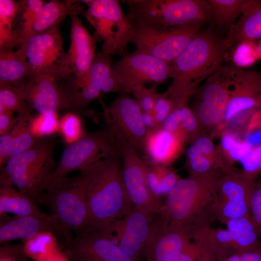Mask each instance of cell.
Masks as SVG:
<instances>
[{"label": "cell", "mask_w": 261, "mask_h": 261, "mask_svg": "<svg viewBox=\"0 0 261 261\" xmlns=\"http://www.w3.org/2000/svg\"><path fill=\"white\" fill-rule=\"evenodd\" d=\"M120 153H114L99 164L87 194V220L77 233L98 232L112 238V228L133 207L124 185Z\"/></svg>", "instance_id": "cell-1"}, {"label": "cell", "mask_w": 261, "mask_h": 261, "mask_svg": "<svg viewBox=\"0 0 261 261\" xmlns=\"http://www.w3.org/2000/svg\"><path fill=\"white\" fill-rule=\"evenodd\" d=\"M227 49L210 30L199 32L171 64V84L166 90L175 107L188 104L199 84L222 65Z\"/></svg>", "instance_id": "cell-2"}, {"label": "cell", "mask_w": 261, "mask_h": 261, "mask_svg": "<svg viewBox=\"0 0 261 261\" xmlns=\"http://www.w3.org/2000/svg\"><path fill=\"white\" fill-rule=\"evenodd\" d=\"M222 169L180 178L167 194L158 216L164 221L191 231L210 225L213 203Z\"/></svg>", "instance_id": "cell-3"}, {"label": "cell", "mask_w": 261, "mask_h": 261, "mask_svg": "<svg viewBox=\"0 0 261 261\" xmlns=\"http://www.w3.org/2000/svg\"><path fill=\"white\" fill-rule=\"evenodd\" d=\"M102 161L81 170L74 177L65 176L51 184L37 201L50 210L62 243L72 239V232L81 231L87 224L88 189Z\"/></svg>", "instance_id": "cell-4"}, {"label": "cell", "mask_w": 261, "mask_h": 261, "mask_svg": "<svg viewBox=\"0 0 261 261\" xmlns=\"http://www.w3.org/2000/svg\"><path fill=\"white\" fill-rule=\"evenodd\" d=\"M127 17L132 24L170 28L199 27L213 19L207 1L130 0Z\"/></svg>", "instance_id": "cell-5"}, {"label": "cell", "mask_w": 261, "mask_h": 261, "mask_svg": "<svg viewBox=\"0 0 261 261\" xmlns=\"http://www.w3.org/2000/svg\"><path fill=\"white\" fill-rule=\"evenodd\" d=\"M55 146L56 142L51 139L38 138L29 148L11 157L0 173L37 203L56 164L53 157Z\"/></svg>", "instance_id": "cell-6"}, {"label": "cell", "mask_w": 261, "mask_h": 261, "mask_svg": "<svg viewBox=\"0 0 261 261\" xmlns=\"http://www.w3.org/2000/svg\"><path fill=\"white\" fill-rule=\"evenodd\" d=\"M88 6L84 14L96 31V39L103 41L102 52L124 56L128 53V44L132 24L124 14L116 0H81Z\"/></svg>", "instance_id": "cell-7"}, {"label": "cell", "mask_w": 261, "mask_h": 261, "mask_svg": "<svg viewBox=\"0 0 261 261\" xmlns=\"http://www.w3.org/2000/svg\"><path fill=\"white\" fill-rule=\"evenodd\" d=\"M119 151L113 129L110 126L99 131L87 133L64 149L56 168L46 183V188L74 171L84 169Z\"/></svg>", "instance_id": "cell-8"}, {"label": "cell", "mask_w": 261, "mask_h": 261, "mask_svg": "<svg viewBox=\"0 0 261 261\" xmlns=\"http://www.w3.org/2000/svg\"><path fill=\"white\" fill-rule=\"evenodd\" d=\"M200 28L132 24L130 43L135 46V51L171 64L200 32Z\"/></svg>", "instance_id": "cell-9"}, {"label": "cell", "mask_w": 261, "mask_h": 261, "mask_svg": "<svg viewBox=\"0 0 261 261\" xmlns=\"http://www.w3.org/2000/svg\"><path fill=\"white\" fill-rule=\"evenodd\" d=\"M61 89L68 101V109L77 111L85 109L102 93L124 92L113 69L110 56L103 52L96 54L84 77H74L68 87Z\"/></svg>", "instance_id": "cell-10"}, {"label": "cell", "mask_w": 261, "mask_h": 261, "mask_svg": "<svg viewBox=\"0 0 261 261\" xmlns=\"http://www.w3.org/2000/svg\"><path fill=\"white\" fill-rule=\"evenodd\" d=\"M114 131L122 160L123 181L130 202L153 217L158 215L163 204L148 186L143 160L134 147L118 132Z\"/></svg>", "instance_id": "cell-11"}, {"label": "cell", "mask_w": 261, "mask_h": 261, "mask_svg": "<svg viewBox=\"0 0 261 261\" xmlns=\"http://www.w3.org/2000/svg\"><path fill=\"white\" fill-rule=\"evenodd\" d=\"M15 52L27 60L31 70L30 77L48 75L65 79L66 53L58 26L33 35Z\"/></svg>", "instance_id": "cell-12"}, {"label": "cell", "mask_w": 261, "mask_h": 261, "mask_svg": "<svg viewBox=\"0 0 261 261\" xmlns=\"http://www.w3.org/2000/svg\"><path fill=\"white\" fill-rule=\"evenodd\" d=\"M112 66L123 91L128 94L145 83H161L172 75L171 64L135 50L123 56Z\"/></svg>", "instance_id": "cell-13"}, {"label": "cell", "mask_w": 261, "mask_h": 261, "mask_svg": "<svg viewBox=\"0 0 261 261\" xmlns=\"http://www.w3.org/2000/svg\"><path fill=\"white\" fill-rule=\"evenodd\" d=\"M254 183L233 169L224 173L214 197L215 219L224 224L230 219L250 215L249 199Z\"/></svg>", "instance_id": "cell-14"}, {"label": "cell", "mask_w": 261, "mask_h": 261, "mask_svg": "<svg viewBox=\"0 0 261 261\" xmlns=\"http://www.w3.org/2000/svg\"><path fill=\"white\" fill-rule=\"evenodd\" d=\"M155 217L133 206L125 217L114 224L112 236L114 233L116 236L113 240L116 241L118 246L127 255L142 261Z\"/></svg>", "instance_id": "cell-15"}, {"label": "cell", "mask_w": 261, "mask_h": 261, "mask_svg": "<svg viewBox=\"0 0 261 261\" xmlns=\"http://www.w3.org/2000/svg\"><path fill=\"white\" fill-rule=\"evenodd\" d=\"M62 245L70 261H138L110 237L98 232L76 233L75 237Z\"/></svg>", "instance_id": "cell-16"}, {"label": "cell", "mask_w": 261, "mask_h": 261, "mask_svg": "<svg viewBox=\"0 0 261 261\" xmlns=\"http://www.w3.org/2000/svg\"><path fill=\"white\" fill-rule=\"evenodd\" d=\"M107 112L110 126L138 151H143L148 131L142 120L143 111L137 101L125 92L119 93Z\"/></svg>", "instance_id": "cell-17"}, {"label": "cell", "mask_w": 261, "mask_h": 261, "mask_svg": "<svg viewBox=\"0 0 261 261\" xmlns=\"http://www.w3.org/2000/svg\"><path fill=\"white\" fill-rule=\"evenodd\" d=\"M54 76L40 75L28 78L15 87L29 107L39 114L57 113L68 109V103Z\"/></svg>", "instance_id": "cell-18"}, {"label": "cell", "mask_w": 261, "mask_h": 261, "mask_svg": "<svg viewBox=\"0 0 261 261\" xmlns=\"http://www.w3.org/2000/svg\"><path fill=\"white\" fill-rule=\"evenodd\" d=\"M261 72L234 67L224 127L236 115L261 108Z\"/></svg>", "instance_id": "cell-19"}, {"label": "cell", "mask_w": 261, "mask_h": 261, "mask_svg": "<svg viewBox=\"0 0 261 261\" xmlns=\"http://www.w3.org/2000/svg\"><path fill=\"white\" fill-rule=\"evenodd\" d=\"M70 17L71 43L64 61L65 79L71 74L76 78L84 77L96 56L95 37L90 35L77 15Z\"/></svg>", "instance_id": "cell-20"}, {"label": "cell", "mask_w": 261, "mask_h": 261, "mask_svg": "<svg viewBox=\"0 0 261 261\" xmlns=\"http://www.w3.org/2000/svg\"><path fill=\"white\" fill-rule=\"evenodd\" d=\"M189 136L183 129L166 131L160 127L148 131L143 152L144 160L154 164L169 166L182 153Z\"/></svg>", "instance_id": "cell-21"}, {"label": "cell", "mask_w": 261, "mask_h": 261, "mask_svg": "<svg viewBox=\"0 0 261 261\" xmlns=\"http://www.w3.org/2000/svg\"><path fill=\"white\" fill-rule=\"evenodd\" d=\"M261 40V0H244L239 18L223 39L227 50L245 41Z\"/></svg>", "instance_id": "cell-22"}, {"label": "cell", "mask_w": 261, "mask_h": 261, "mask_svg": "<svg viewBox=\"0 0 261 261\" xmlns=\"http://www.w3.org/2000/svg\"><path fill=\"white\" fill-rule=\"evenodd\" d=\"M7 216V215L0 216V243L1 244L15 240L20 239L23 241L44 231L53 232L57 236L52 219Z\"/></svg>", "instance_id": "cell-23"}, {"label": "cell", "mask_w": 261, "mask_h": 261, "mask_svg": "<svg viewBox=\"0 0 261 261\" xmlns=\"http://www.w3.org/2000/svg\"><path fill=\"white\" fill-rule=\"evenodd\" d=\"M37 203L16 190L10 179L3 174L0 176V216L13 214L16 217H33L52 219Z\"/></svg>", "instance_id": "cell-24"}, {"label": "cell", "mask_w": 261, "mask_h": 261, "mask_svg": "<svg viewBox=\"0 0 261 261\" xmlns=\"http://www.w3.org/2000/svg\"><path fill=\"white\" fill-rule=\"evenodd\" d=\"M16 122L7 134L0 136V168L3 169L12 157L29 148L38 140L30 131V118L16 117Z\"/></svg>", "instance_id": "cell-25"}, {"label": "cell", "mask_w": 261, "mask_h": 261, "mask_svg": "<svg viewBox=\"0 0 261 261\" xmlns=\"http://www.w3.org/2000/svg\"><path fill=\"white\" fill-rule=\"evenodd\" d=\"M80 0H51L45 3L33 29L32 35L58 27L67 16L84 13Z\"/></svg>", "instance_id": "cell-26"}, {"label": "cell", "mask_w": 261, "mask_h": 261, "mask_svg": "<svg viewBox=\"0 0 261 261\" xmlns=\"http://www.w3.org/2000/svg\"><path fill=\"white\" fill-rule=\"evenodd\" d=\"M191 237L194 241L201 244L218 261L237 252L232 236L227 229L206 226L193 230Z\"/></svg>", "instance_id": "cell-27"}, {"label": "cell", "mask_w": 261, "mask_h": 261, "mask_svg": "<svg viewBox=\"0 0 261 261\" xmlns=\"http://www.w3.org/2000/svg\"><path fill=\"white\" fill-rule=\"evenodd\" d=\"M224 224L232 236L237 252L261 250L259 234L250 215L230 219Z\"/></svg>", "instance_id": "cell-28"}, {"label": "cell", "mask_w": 261, "mask_h": 261, "mask_svg": "<svg viewBox=\"0 0 261 261\" xmlns=\"http://www.w3.org/2000/svg\"><path fill=\"white\" fill-rule=\"evenodd\" d=\"M31 76L27 59L14 51L0 52V87H15Z\"/></svg>", "instance_id": "cell-29"}, {"label": "cell", "mask_w": 261, "mask_h": 261, "mask_svg": "<svg viewBox=\"0 0 261 261\" xmlns=\"http://www.w3.org/2000/svg\"><path fill=\"white\" fill-rule=\"evenodd\" d=\"M17 8L14 0H0V52L14 51L22 44L14 27Z\"/></svg>", "instance_id": "cell-30"}, {"label": "cell", "mask_w": 261, "mask_h": 261, "mask_svg": "<svg viewBox=\"0 0 261 261\" xmlns=\"http://www.w3.org/2000/svg\"><path fill=\"white\" fill-rule=\"evenodd\" d=\"M45 3L41 0H24L17 2L14 27L23 42L20 47L23 46L32 35L34 26Z\"/></svg>", "instance_id": "cell-31"}, {"label": "cell", "mask_w": 261, "mask_h": 261, "mask_svg": "<svg viewBox=\"0 0 261 261\" xmlns=\"http://www.w3.org/2000/svg\"><path fill=\"white\" fill-rule=\"evenodd\" d=\"M221 134L219 147L218 149L225 166L232 168V164L240 162L252 148L238 132L224 130Z\"/></svg>", "instance_id": "cell-32"}, {"label": "cell", "mask_w": 261, "mask_h": 261, "mask_svg": "<svg viewBox=\"0 0 261 261\" xmlns=\"http://www.w3.org/2000/svg\"><path fill=\"white\" fill-rule=\"evenodd\" d=\"M58 240L53 232H40L23 241V251L28 258L41 261L61 249Z\"/></svg>", "instance_id": "cell-33"}, {"label": "cell", "mask_w": 261, "mask_h": 261, "mask_svg": "<svg viewBox=\"0 0 261 261\" xmlns=\"http://www.w3.org/2000/svg\"><path fill=\"white\" fill-rule=\"evenodd\" d=\"M143 160L147 181L151 191L158 197L160 194H168L180 179L176 172L169 166L151 164Z\"/></svg>", "instance_id": "cell-34"}, {"label": "cell", "mask_w": 261, "mask_h": 261, "mask_svg": "<svg viewBox=\"0 0 261 261\" xmlns=\"http://www.w3.org/2000/svg\"><path fill=\"white\" fill-rule=\"evenodd\" d=\"M213 19L219 25L229 28L241 14L244 0H208Z\"/></svg>", "instance_id": "cell-35"}, {"label": "cell", "mask_w": 261, "mask_h": 261, "mask_svg": "<svg viewBox=\"0 0 261 261\" xmlns=\"http://www.w3.org/2000/svg\"><path fill=\"white\" fill-rule=\"evenodd\" d=\"M4 110L16 112L17 116L30 118L32 109L14 88L0 87V112Z\"/></svg>", "instance_id": "cell-36"}, {"label": "cell", "mask_w": 261, "mask_h": 261, "mask_svg": "<svg viewBox=\"0 0 261 261\" xmlns=\"http://www.w3.org/2000/svg\"><path fill=\"white\" fill-rule=\"evenodd\" d=\"M30 131L36 137H46L58 132L59 121L57 113L39 114L29 121Z\"/></svg>", "instance_id": "cell-37"}, {"label": "cell", "mask_w": 261, "mask_h": 261, "mask_svg": "<svg viewBox=\"0 0 261 261\" xmlns=\"http://www.w3.org/2000/svg\"><path fill=\"white\" fill-rule=\"evenodd\" d=\"M58 132L68 145L77 142L86 134L81 119L72 113H68L61 118L59 121Z\"/></svg>", "instance_id": "cell-38"}, {"label": "cell", "mask_w": 261, "mask_h": 261, "mask_svg": "<svg viewBox=\"0 0 261 261\" xmlns=\"http://www.w3.org/2000/svg\"><path fill=\"white\" fill-rule=\"evenodd\" d=\"M235 48L232 58L238 67L250 66L260 59L256 41L242 42Z\"/></svg>", "instance_id": "cell-39"}, {"label": "cell", "mask_w": 261, "mask_h": 261, "mask_svg": "<svg viewBox=\"0 0 261 261\" xmlns=\"http://www.w3.org/2000/svg\"><path fill=\"white\" fill-rule=\"evenodd\" d=\"M239 163L242 167V174L247 179L255 182L261 174V145L252 148Z\"/></svg>", "instance_id": "cell-40"}, {"label": "cell", "mask_w": 261, "mask_h": 261, "mask_svg": "<svg viewBox=\"0 0 261 261\" xmlns=\"http://www.w3.org/2000/svg\"><path fill=\"white\" fill-rule=\"evenodd\" d=\"M242 136L251 148L261 145V108L252 115L244 129Z\"/></svg>", "instance_id": "cell-41"}, {"label": "cell", "mask_w": 261, "mask_h": 261, "mask_svg": "<svg viewBox=\"0 0 261 261\" xmlns=\"http://www.w3.org/2000/svg\"><path fill=\"white\" fill-rule=\"evenodd\" d=\"M185 167L189 175L205 174L217 169L222 170L217 162L201 153L193 157L186 158Z\"/></svg>", "instance_id": "cell-42"}, {"label": "cell", "mask_w": 261, "mask_h": 261, "mask_svg": "<svg viewBox=\"0 0 261 261\" xmlns=\"http://www.w3.org/2000/svg\"><path fill=\"white\" fill-rule=\"evenodd\" d=\"M200 153L217 162L221 167L224 173L230 171L231 169L227 167L223 163L218 148L216 147L212 138L203 134L195 138L191 141Z\"/></svg>", "instance_id": "cell-43"}, {"label": "cell", "mask_w": 261, "mask_h": 261, "mask_svg": "<svg viewBox=\"0 0 261 261\" xmlns=\"http://www.w3.org/2000/svg\"><path fill=\"white\" fill-rule=\"evenodd\" d=\"M172 261H218L199 243L193 240L190 245Z\"/></svg>", "instance_id": "cell-44"}, {"label": "cell", "mask_w": 261, "mask_h": 261, "mask_svg": "<svg viewBox=\"0 0 261 261\" xmlns=\"http://www.w3.org/2000/svg\"><path fill=\"white\" fill-rule=\"evenodd\" d=\"M182 128L189 136V140L191 141L197 136L202 134L201 132V127L197 117L192 109L189 108L188 104L179 106Z\"/></svg>", "instance_id": "cell-45"}, {"label": "cell", "mask_w": 261, "mask_h": 261, "mask_svg": "<svg viewBox=\"0 0 261 261\" xmlns=\"http://www.w3.org/2000/svg\"><path fill=\"white\" fill-rule=\"evenodd\" d=\"M133 94L143 112L154 114L155 104L159 94L155 84L150 88H146L145 86L141 87L136 89Z\"/></svg>", "instance_id": "cell-46"}, {"label": "cell", "mask_w": 261, "mask_h": 261, "mask_svg": "<svg viewBox=\"0 0 261 261\" xmlns=\"http://www.w3.org/2000/svg\"><path fill=\"white\" fill-rule=\"evenodd\" d=\"M249 213L261 239V180L254 183L249 199Z\"/></svg>", "instance_id": "cell-47"}, {"label": "cell", "mask_w": 261, "mask_h": 261, "mask_svg": "<svg viewBox=\"0 0 261 261\" xmlns=\"http://www.w3.org/2000/svg\"><path fill=\"white\" fill-rule=\"evenodd\" d=\"M174 108L173 102L166 91L158 94L155 104L154 115L160 126Z\"/></svg>", "instance_id": "cell-48"}, {"label": "cell", "mask_w": 261, "mask_h": 261, "mask_svg": "<svg viewBox=\"0 0 261 261\" xmlns=\"http://www.w3.org/2000/svg\"><path fill=\"white\" fill-rule=\"evenodd\" d=\"M160 127L166 131L172 132H177L183 129L180 109L178 107L174 108L162 122Z\"/></svg>", "instance_id": "cell-49"}, {"label": "cell", "mask_w": 261, "mask_h": 261, "mask_svg": "<svg viewBox=\"0 0 261 261\" xmlns=\"http://www.w3.org/2000/svg\"><path fill=\"white\" fill-rule=\"evenodd\" d=\"M16 118L14 112L4 110L0 112V136L8 134L15 126Z\"/></svg>", "instance_id": "cell-50"}, {"label": "cell", "mask_w": 261, "mask_h": 261, "mask_svg": "<svg viewBox=\"0 0 261 261\" xmlns=\"http://www.w3.org/2000/svg\"><path fill=\"white\" fill-rule=\"evenodd\" d=\"M142 120L148 131L153 130L160 127L153 114L143 112Z\"/></svg>", "instance_id": "cell-51"}, {"label": "cell", "mask_w": 261, "mask_h": 261, "mask_svg": "<svg viewBox=\"0 0 261 261\" xmlns=\"http://www.w3.org/2000/svg\"><path fill=\"white\" fill-rule=\"evenodd\" d=\"M242 261H261V250L238 252Z\"/></svg>", "instance_id": "cell-52"}, {"label": "cell", "mask_w": 261, "mask_h": 261, "mask_svg": "<svg viewBox=\"0 0 261 261\" xmlns=\"http://www.w3.org/2000/svg\"><path fill=\"white\" fill-rule=\"evenodd\" d=\"M41 261H70L68 254L60 249Z\"/></svg>", "instance_id": "cell-53"}, {"label": "cell", "mask_w": 261, "mask_h": 261, "mask_svg": "<svg viewBox=\"0 0 261 261\" xmlns=\"http://www.w3.org/2000/svg\"><path fill=\"white\" fill-rule=\"evenodd\" d=\"M219 261H242L239 252L231 254Z\"/></svg>", "instance_id": "cell-54"}, {"label": "cell", "mask_w": 261, "mask_h": 261, "mask_svg": "<svg viewBox=\"0 0 261 261\" xmlns=\"http://www.w3.org/2000/svg\"><path fill=\"white\" fill-rule=\"evenodd\" d=\"M259 55V58L261 60V40L255 41Z\"/></svg>", "instance_id": "cell-55"}, {"label": "cell", "mask_w": 261, "mask_h": 261, "mask_svg": "<svg viewBox=\"0 0 261 261\" xmlns=\"http://www.w3.org/2000/svg\"></svg>", "instance_id": "cell-56"}]
</instances>
